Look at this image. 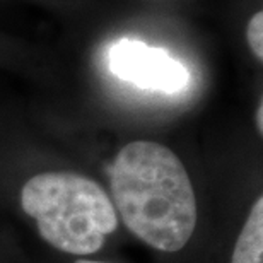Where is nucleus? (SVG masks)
I'll use <instances>...</instances> for the list:
<instances>
[{
    "label": "nucleus",
    "instance_id": "nucleus-1",
    "mask_svg": "<svg viewBox=\"0 0 263 263\" xmlns=\"http://www.w3.org/2000/svg\"><path fill=\"white\" fill-rule=\"evenodd\" d=\"M115 209L135 238L159 251H180L197 228L190 176L170 147L130 142L109 164Z\"/></svg>",
    "mask_w": 263,
    "mask_h": 263
},
{
    "label": "nucleus",
    "instance_id": "nucleus-2",
    "mask_svg": "<svg viewBox=\"0 0 263 263\" xmlns=\"http://www.w3.org/2000/svg\"><path fill=\"white\" fill-rule=\"evenodd\" d=\"M21 205L41 238L64 253H96L118 228V212L104 188L79 173L33 176L21 190Z\"/></svg>",
    "mask_w": 263,
    "mask_h": 263
},
{
    "label": "nucleus",
    "instance_id": "nucleus-3",
    "mask_svg": "<svg viewBox=\"0 0 263 263\" xmlns=\"http://www.w3.org/2000/svg\"><path fill=\"white\" fill-rule=\"evenodd\" d=\"M108 68L115 77L144 91L176 94L190 84V72L164 48L140 40H118L108 48Z\"/></svg>",
    "mask_w": 263,
    "mask_h": 263
},
{
    "label": "nucleus",
    "instance_id": "nucleus-4",
    "mask_svg": "<svg viewBox=\"0 0 263 263\" xmlns=\"http://www.w3.org/2000/svg\"><path fill=\"white\" fill-rule=\"evenodd\" d=\"M231 263H263V198L255 202L253 209L236 241Z\"/></svg>",
    "mask_w": 263,
    "mask_h": 263
},
{
    "label": "nucleus",
    "instance_id": "nucleus-5",
    "mask_svg": "<svg viewBox=\"0 0 263 263\" xmlns=\"http://www.w3.org/2000/svg\"><path fill=\"white\" fill-rule=\"evenodd\" d=\"M246 40L253 55L260 62L263 60V14L256 12L251 15L248 26H246Z\"/></svg>",
    "mask_w": 263,
    "mask_h": 263
},
{
    "label": "nucleus",
    "instance_id": "nucleus-6",
    "mask_svg": "<svg viewBox=\"0 0 263 263\" xmlns=\"http://www.w3.org/2000/svg\"><path fill=\"white\" fill-rule=\"evenodd\" d=\"M256 127H258V132L261 134L263 132V106H261V103H260L258 109H256Z\"/></svg>",
    "mask_w": 263,
    "mask_h": 263
},
{
    "label": "nucleus",
    "instance_id": "nucleus-7",
    "mask_svg": "<svg viewBox=\"0 0 263 263\" xmlns=\"http://www.w3.org/2000/svg\"><path fill=\"white\" fill-rule=\"evenodd\" d=\"M77 263H103V261H89V260H81V261H77Z\"/></svg>",
    "mask_w": 263,
    "mask_h": 263
}]
</instances>
